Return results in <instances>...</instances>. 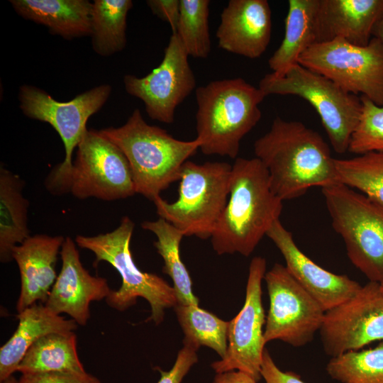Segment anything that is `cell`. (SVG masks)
Returning a JSON list of instances; mask_svg holds the SVG:
<instances>
[{
  "instance_id": "obj_1",
  "label": "cell",
  "mask_w": 383,
  "mask_h": 383,
  "mask_svg": "<svg viewBox=\"0 0 383 383\" xmlns=\"http://www.w3.org/2000/svg\"><path fill=\"white\" fill-rule=\"evenodd\" d=\"M253 148L268 171L272 190L282 201L301 196L313 187L339 183L329 145L301 121L277 116Z\"/></svg>"
},
{
  "instance_id": "obj_2",
  "label": "cell",
  "mask_w": 383,
  "mask_h": 383,
  "mask_svg": "<svg viewBox=\"0 0 383 383\" xmlns=\"http://www.w3.org/2000/svg\"><path fill=\"white\" fill-rule=\"evenodd\" d=\"M283 201L272 190L269 173L254 157H237L232 165L229 196L211 236L219 255L249 256L279 219Z\"/></svg>"
},
{
  "instance_id": "obj_3",
  "label": "cell",
  "mask_w": 383,
  "mask_h": 383,
  "mask_svg": "<svg viewBox=\"0 0 383 383\" xmlns=\"http://www.w3.org/2000/svg\"><path fill=\"white\" fill-rule=\"evenodd\" d=\"M99 132L128 160L135 194L152 201L172 182L179 180L182 165L201 145L197 138L178 140L165 130L148 124L138 109L133 111L122 126Z\"/></svg>"
},
{
  "instance_id": "obj_4",
  "label": "cell",
  "mask_w": 383,
  "mask_h": 383,
  "mask_svg": "<svg viewBox=\"0 0 383 383\" xmlns=\"http://www.w3.org/2000/svg\"><path fill=\"white\" fill-rule=\"evenodd\" d=\"M265 95L241 77L212 81L196 89V138L205 155L236 159L241 140L259 122Z\"/></svg>"
},
{
  "instance_id": "obj_5",
  "label": "cell",
  "mask_w": 383,
  "mask_h": 383,
  "mask_svg": "<svg viewBox=\"0 0 383 383\" xmlns=\"http://www.w3.org/2000/svg\"><path fill=\"white\" fill-rule=\"evenodd\" d=\"M134 227L133 221L124 216L113 231L94 236L77 235L75 243L95 255L94 265L107 262L120 274L121 287L111 290L106 299L110 307L124 311L142 297L150 306L147 321L158 325L164 319L165 309L175 307L178 301L173 287L155 274L141 271L135 264L130 248Z\"/></svg>"
},
{
  "instance_id": "obj_6",
  "label": "cell",
  "mask_w": 383,
  "mask_h": 383,
  "mask_svg": "<svg viewBox=\"0 0 383 383\" xmlns=\"http://www.w3.org/2000/svg\"><path fill=\"white\" fill-rule=\"evenodd\" d=\"M231 170L226 162L186 161L177 199L169 203L159 196L153 200L157 215L184 236L211 238L228 199Z\"/></svg>"
},
{
  "instance_id": "obj_7",
  "label": "cell",
  "mask_w": 383,
  "mask_h": 383,
  "mask_svg": "<svg viewBox=\"0 0 383 383\" xmlns=\"http://www.w3.org/2000/svg\"><path fill=\"white\" fill-rule=\"evenodd\" d=\"M321 191L349 260L369 281L383 284V206L341 183Z\"/></svg>"
},
{
  "instance_id": "obj_8",
  "label": "cell",
  "mask_w": 383,
  "mask_h": 383,
  "mask_svg": "<svg viewBox=\"0 0 383 383\" xmlns=\"http://www.w3.org/2000/svg\"><path fill=\"white\" fill-rule=\"evenodd\" d=\"M258 87L265 96L295 95L307 101L318 114L334 151L338 154L348 151L362 113V104L357 96L299 63L283 76L265 75Z\"/></svg>"
},
{
  "instance_id": "obj_9",
  "label": "cell",
  "mask_w": 383,
  "mask_h": 383,
  "mask_svg": "<svg viewBox=\"0 0 383 383\" xmlns=\"http://www.w3.org/2000/svg\"><path fill=\"white\" fill-rule=\"evenodd\" d=\"M111 93L109 84H101L78 94L69 101L61 102L38 87L24 84L19 88V106L23 114L49 123L64 144L65 160L51 171L46 179L49 192L55 194L65 192L73 165L74 150L88 131V119L102 108Z\"/></svg>"
},
{
  "instance_id": "obj_10",
  "label": "cell",
  "mask_w": 383,
  "mask_h": 383,
  "mask_svg": "<svg viewBox=\"0 0 383 383\" xmlns=\"http://www.w3.org/2000/svg\"><path fill=\"white\" fill-rule=\"evenodd\" d=\"M299 64L331 79L348 93L362 94L383 106V43L372 37L366 46L337 38L317 43L304 52Z\"/></svg>"
},
{
  "instance_id": "obj_11",
  "label": "cell",
  "mask_w": 383,
  "mask_h": 383,
  "mask_svg": "<svg viewBox=\"0 0 383 383\" xmlns=\"http://www.w3.org/2000/svg\"><path fill=\"white\" fill-rule=\"evenodd\" d=\"M84 199L113 201L135 194L124 154L99 131L88 130L77 146L65 192Z\"/></svg>"
},
{
  "instance_id": "obj_12",
  "label": "cell",
  "mask_w": 383,
  "mask_h": 383,
  "mask_svg": "<svg viewBox=\"0 0 383 383\" xmlns=\"http://www.w3.org/2000/svg\"><path fill=\"white\" fill-rule=\"evenodd\" d=\"M264 279L270 300L265 343L279 340L298 348L311 342L324 318L319 303L279 263L266 272Z\"/></svg>"
},
{
  "instance_id": "obj_13",
  "label": "cell",
  "mask_w": 383,
  "mask_h": 383,
  "mask_svg": "<svg viewBox=\"0 0 383 383\" xmlns=\"http://www.w3.org/2000/svg\"><path fill=\"white\" fill-rule=\"evenodd\" d=\"M266 260L252 259L243 308L229 321L228 348L223 358L211 364L216 373L243 372L258 382L265 342L263 326L266 316L262 302V282L266 273Z\"/></svg>"
},
{
  "instance_id": "obj_14",
  "label": "cell",
  "mask_w": 383,
  "mask_h": 383,
  "mask_svg": "<svg viewBox=\"0 0 383 383\" xmlns=\"http://www.w3.org/2000/svg\"><path fill=\"white\" fill-rule=\"evenodd\" d=\"M324 352L331 357L383 340V294L369 281L343 303L325 311L319 330Z\"/></svg>"
},
{
  "instance_id": "obj_15",
  "label": "cell",
  "mask_w": 383,
  "mask_h": 383,
  "mask_svg": "<svg viewBox=\"0 0 383 383\" xmlns=\"http://www.w3.org/2000/svg\"><path fill=\"white\" fill-rule=\"evenodd\" d=\"M188 57L179 37L172 33L157 68L142 77L124 76L126 92L143 101L152 119L172 123L177 107L195 89L196 79Z\"/></svg>"
},
{
  "instance_id": "obj_16",
  "label": "cell",
  "mask_w": 383,
  "mask_h": 383,
  "mask_svg": "<svg viewBox=\"0 0 383 383\" xmlns=\"http://www.w3.org/2000/svg\"><path fill=\"white\" fill-rule=\"evenodd\" d=\"M266 235L280 251L289 274L319 303L325 311L353 296L361 285L347 275L325 270L307 257L296 245L292 233L279 219Z\"/></svg>"
},
{
  "instance_id": "obj_17",
  "label": "cell",
  "mask_w": 383,
  "mask_h": 383,
  "mask_svg": "<svg viewBox=\"0 0 383 383\" xmlns=\"http://www.w3.org/2000/svg\"><path fill=\"white\" fill-rule=\"evenodd\" d=\"M60 254L62 268L44 304L55 314L67 313L85 326L91 302L106 299L111 289L105 278L90 274L83 267L71 238H65Z\"/></svg>"
},
{
  "instance_id": "obj_18",
  "label": "cell",
  "mask_w": 383,
  "mask_h": 383,
  "mask_svg": "<svg viewBox=\"0 0 383 383\" xmlns=\"http://www.w3.org/2000/svg\"><path fill=\"white\" fill-rule=\"evenodd\" d=\"M272 33V13L267 0H231L221 14L218 46L250 59L267 50Z\"/></svg>"
},
{
  "instance_id": "obj_19",
  "label": "cell",
  "mask_w": 383,
  "mask_h": 383,
  "mask_svg": "<svg viewBox=\"0 0 383 383\" xmlns=\"http://www.w3.org/2000/svg\"><path fill=\"white\" fill-rule=\"evenodd\" d=\"M62 235L38 234L30 236L12 251L19 269L21 291L18 313L36 304L45 303L57 279L55 265L64 243Z\"/></svg>"
},
{
  "instance_id": "obj_20",
  "label": "cell",
  "mask_w": 383,
  "mask_h": 383,
  "mask_svg": "<svg viewBox=\"0 0 383 383\" xmlns=\"http://www.w3.org/2000/svg\"><path fill=\"white\" fill-rule=\"evenodd\" d=\"M382 14L383 0H318L317 43L341 38L366 46Z\"/></svg>"
},
{
  "instance_id": "obj_21",
  "label": "cell",
  "mask_w": 383,
  "mask_h": 383,
  "mask_svg": "<svg viewBox=\"0 0 383 383\" xmlns=\"http://www.w3.org/2000/svg\"><path fill=\"white\" fill-rule=\"evenodd\" d=\"M18 325L12 336L0 349V382L18 371L30 347L40 338L51 333L74 332L77 323L65 319L48 307L35 304L19 313Z\"/></svg>"
},
{
  "instance_id": "obj_22",
  "label": "cell",
  "mask_w": 383,
  "mask_h": 383,
  "mask_svg": "<svg viewBox=\"0 0 383 383\" xmlns=\"http://www.w3.org/2000/svg\"><path fill=\"white\" fill-rule=\"evenodd\" d=\"M14 11L26 20L71 40L91 35L92 4L87 0H11Z\"/></svg>"
},
{
  "instance_id": "obj_23",
  "label": "cell",
  "mask_w": 383,
  "mask_h": 383,
  "mask_svg": "<svg viewBox=\"0 0 383 383\" xmlns=\"http://www.w3.org/2000/svg\"><path fill=\"white\" fill-rule=\"evenodd\" d=\"M318 0H289L285 33L268 65L276 76H283L309 47L317 43Z\"/></svg>"
},
{
  "instance_id": "obj_24",
  "label": "cell",
  "mask_w": 383,
  "mask_h": 383,
  "mask_svg": "<svg viewBox=\"0 0 383 383\" xmlns=\"http://www.w3.org/2000/svg\"><path fill=\"white\" fill-rule=\"evenodd\" d=\"M24 181L19 175L0 169V260L12 259L13 248L30 235L28 227V201L23 195Z\"/></svg>"
},
{
  "instance_id": "obj_25",
  "label": "cell",
  "mask_w": 383,
  "mask_h": 383,
  "mask_svg": "<svg viewBox=\"0 0 383 383\" xmlns=\"http://www.w3.org/2000/svg\"><path fill=\"white\" fill-rule=\"evenodd\" d=\"M22 374L45 372H86L79 359L74 332L51 333L35 341L21 361Z\"/></svg>"
},
{
  "instance_id": "obj_26",
  "label": "cell",
  "mask_w": 383,
  "mask_h": 383,
  "mask_svg": "<svg viewBox=\"0 0 383 383\" xmlns=\"http://www.w3.org/2000/svg\"><path fill=\"white\" fill-rule=\"evenodd\" d=\"M141 227L156 236L154 245L164 260L163 272L172 280L178 304L199 306V299L192 291V279L180 257L179 247L184 235L161 218L144 221Z\"/></svg>"
},
{
  "instance_id": "obj_27",
  "label": "cell",
  "mask_w": 383,
  "mask_h": 383,
  "mask_svg": "<svg viewBox=\"0 0 383 383\" xmlns=\"http://www.w3.org/2000/svg\"><path fill=\"white\" fill-rule=\"evenodd\" d=\"M131 0H95L91 11V45L103 57L124 49L126 45V19L133 7Z\"/></svg>"
},
{
  "instance_id": "obj_28",
  "label": "cell",
  "mask_w": 383,
  "mask_h": 383,
  "mask_svg": "<svg viewBox=\"0 0 383 383\" xmlns=\"http://www.w3.org/2000/svg\"><path fill=\"white\" fill-rule=\"evenodd\" d=\"M174 308L184 334L183 342L198 350L200 346L209 347L223 358L228 348L229 321L196 305L178 304Z\"/></svg>"
},
{
  "instance_id": "obj_29",
  "label": "cell",
  "mask_w": 383,
  "mask_h": 383,
  "mask_svg": "<svg viewBox=\"0 0 383 383\" xmlns=\"http://www.w3.org/2000/svg\"><path fill=\"white\" fill-rule=\"evenodd\" d=\"M338 182L360 191L383 206V152L334 159Z\"/></svg>"
},
{
  "instance_id": "obj_30",
  "label": "cell",
  "mask_w": 383,
  "mask_h": 383,
  "mask_svg": "<svg viewBox=\"0 0 383 383\" xmlns=\"http://www.w3.org/2000/svg\"><path fill=\"white\" fill-rule=\"evenodd\" d=\"M326 370L340 383H383V340L374 348L331 357Z\"/></svg>"
},
{
  "instance_id": "obj_31",
  "label": "cell",
  "mask_w": 383,
  "mask_h": 383,
  "mask_svg": "<svg viewBox=\"0 0 383 383\" xmlns=\"http://www.w3.org/2000/svg\"><path fill=\"white\" fill-rule=\"evenodd\" d=\"M176 33L189 56L206 58L211 52L209 0H180Z\"/></svg>"
},
{
  "instance_id": "obj_32",
  "label": "cell",
  "mask_w": 383,
  "mask_h": 383,
  "mask_svg": "<svg viewBox=\"0 0 383 383\" xmlns=\"http://www.w3.org/2000/svg\"><path fill=\"white\" fill-rule=\"evenodd\" d=\"M360 99L362 113L351 136L348 151L357 155L383 152V106L375 104L364 96Z\"/></svg>"
},
{
  "instance_id": "obj_33",
  "label": "cell",
  "mask_w": 383,
  "mask_h": 383,
  "mask_svg": "<svg viewBox=\"0 0 383 383\" xmlns=\"http://www.w3.org/2000/svg\"><path fill=\"white\" fill-rule=\"evenodd\" d=\"M182 348L178 352L173 367L167 372L159 367L156 369L160 373L157 383H181L191 367L197 362V348L188 343L183 342Z\"/></svg>"
},
{
  "instance_id": "obj_34",
  "label": "cell",
  "mask_w": 383,
  "mask_h": 383,
  "mask_svg": "<svg viewBox=\"0 0 383 383\" xmlns=\"http://www.w3.org/2000/svg\"><path fill=\"white\" fill-rule=\"evenodd\" d=\"M18 383H101L95 376L84 372H45L22 374Z\"/></svg>"
},
{
  "instance_id": "obj_35",
  "label": "cell",
  "mask_w": 383,
  "mask_h": 383,
  "mask_svg": "<svg viewBox=\"0 0 383 383\" xmlns=\"http://www.w3.org/2000/svg\"><path fill=\"white\" fill-rule=\"evenodd\" d=\"M260 373L265 383H306L296 373L282 371L266 348L263 353Z\"/></svg>"
},
{
  "instance_id": "obj_36",
  "label": "cell",
  "mask_w": 383,
  "mask_h": 383,
  "mask_svg": "<svg viewBox=\"0 0 383 383\" xmlns=\"http://www.w3.org/2000/svg\"><path fill=\"white\" fill-rule=\"evenodd\" d=\"M146 3L153 14L170 24L174 33L179 18L180 0H148Z\"/></svg>"
},
{
  "instance_id": "obj_37",
  "label": "cell",
  "mask_w": 383,
  "mask_h": 383,
  "mask_svg": "<svg viewBox=\"0 0 383 383\" xmlns=\"http://www.w3.org/2000/svg\"><path fill=\"white\" fill-rule=\"evenodd\" d=\"M213 383H257V382L243 372L232 370L216 373Z\"/></svg>"
},
{
  "instance_id": "obj_38",
  "label": "cell",
  "mask_w": 383,
  "mask_h": 383,
  "mask_svg": "<svg viewBox=\"0 0 383 383\" xmlns=\"http://www.w3.org/2000/svg\"><path fill=\"white\" fill-rule=\"evenodd\" d=\"M373 37L377 38L383 43V14L374 26L373 30Z\"/></svg>"
},
{
  "instance_id": "obj_39",
  "label": "cell",
  "mask_w": 383,
  "mask_h": 383,
  "mask_svg": "<svg viewBox=\"0 0 383 383\" xmlns=\"http://www.w3.org/2000/svg\"><path fill=\"white\" fill-rule=\"evenodd\" d=\"M1 383H18V380L12 375L6 379L0 382Z\"/></svg>"
},
{
  "instance_id": "obj_40",
  "label": "cell",
  "mask_w": 383,
  "mask_h": 383,
  "mask_svg": "<svg viewBox=\"0 0 383 383\" xmlns=\"http://www.w3.org/2000/svg\"><path fill=\"white\" fill-rule=\"evenodd\" d=\"M381 291L383 294V284H380Z\"/></svg>"
}]
</instances>
